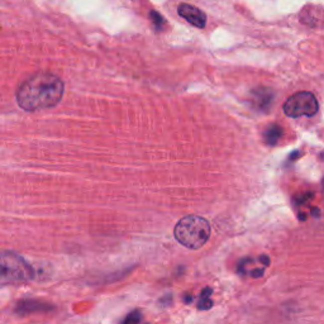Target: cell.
Segmentation results:
<instances>
[{
    "label": "cell",
    "mask_w": 324,
    "mask_h": 324,
    "mask_svg": "<svg viewBox=\"0 0 324 324\" xmlns=\"http://www.w3.org/2000/svg\"><path fill=\"white\" fill-rule=\"evenodd\" d=\"M151 19L152 22H154L155 27H156V29H161L162 28V24H163V18L160 15L157 11H151Z\"/></svg>",
    "instance_id": "ba28073f"
},
{
    "label": "cell",
    "mask_w": 324,
    "mask_h": 324,
    "mask_svg": "<svg viewBox=\"0 0 324 324\" xmlns=\"http://www.w3.org/2000/svg\"><path fill=\"white\" fill-rule=\"evenodd\" d=\"M212 228L208 220L199 215H187L180 219L173 229V236L180 245L189 250H199L208 242Z\"/></svg>",
    "instance_id": "7a4b0ae2"
},
{
    "label": "cell",
    "mask_w": 324,
    "mask_h": 324,
    "mask_svg": "<svg viewBox=\"0 0 324 324\" xmlns=\"http://www.w3.org/2000/svg\"><path fill=\"white\" fill-rule=\"evenodd\" d=\"M210 294H212V289H204V291L201 293V298H200V302H199V305L198 308L199 309H210V308L213 307V302L210 300Z\"/></svg>",
    "instance_id": "52a82bcc"
},
{
    "label": "cell",
    "mask_w": 324,
    "mask_h": 324,
    "mask_svg": "<svg viewBox=\"0 0 324 324\" xmlns=\"http://www.w3.org/2000/svg\"><path fill=\"white\" fill-rule=\"evenodd\" d=\"M141 321H142V317H141V314L138 313V312H133V313L128 314V317L124 319L123 323H140Z\"/></svg>",
    "instance_id": "9c48e42d"
},
{
    "label": "cell",
    "mask_w": 324,
    "mask_h": 324,
    "mask_svg": "<svg viewBox=\"0 0 324 324\" xmlns=\"http://www.w3.org/2000/svg\"><path fill=\"white\" fill-rule=\"evenodd\" d=\"M177 13L181 18H184L186 22L192 24L196 28H204L206 24V15L204 11L190 4H180Z\"/></svg>",
    "instance_id": "5b68a950"
},
{
    "label": "cell",
    "mask_w": 324,
    "mask_h": 324,
    "mask_svg": "<svg viewBox=\"0 0 324 324\" xmlns=\"http://www.w3.org/2000/svg\"><path fill=\"white\" fill-rule=\"evenodd\" d=\"M281 135H283V129L279 126H271L266 129L265 132V141H266L269 145H275L280 140Z\"/></svg>",
    "instance_id": "8992f818"
},
{
    "label": "cell",
    "mask_w": 324,
    "mask_h": 324,
    "mask_svg": "<svg viewBox=\"0 0 324 324\" xmlns=\"http://www.w3.org/2000/svg\"><path fill=\"white\" fill-rule=\"evenodd\" d=\"M323 187H324V179H323Z\"/></svg>",
    "instance_id": "30bf717a"
},
{
    "label": "cell",
    "mask_w": 324,
    "mask_h": 324,
    "mask_svg": "<svg viewBox=\"0 0 324 324\" xmlns=\"http://www.w3.org/2000/svg\"><path fill=\"white\" fill-rule=\"evenodd\" d=\"M3 281H24L33 276V270L27 262L13 252H4L1 256Z\"/></svg>",
    "instance_id": "277c9868"
},
{
    "label": "cell",
    "mask_w": 324,
    "mask_h": 324,
    "mask_svg": "<svg viewBox=\"0 0 324 324\" xmlns=\"http://www.w3.org/2000/svg\"><path fill=\"white\" fill-rule=\"evenodd\" d=\"M319 110L318 100L312 93L300 91L290 96L284 104V112L291 118L299 117H313Z\"/></svg>",
    "instance_id": "3957f363"
},
{
    "label": "cell",
    "mask_w": 324,
    "mask_h": 324,
    "mask_svg": "<svg viewBox=\"0 0 324 324\" xmlns=\"http://www.w3.org/2000/svg\"><path fill=\"white\" fill-rule=\"evenodd\" d=\"M63 81L50 72H38L23 81L17 90L18 105L25 112L50 109L61 102Z\"/></svg>",
    "instance_id": "6da1fadb"
}]
</instances>
